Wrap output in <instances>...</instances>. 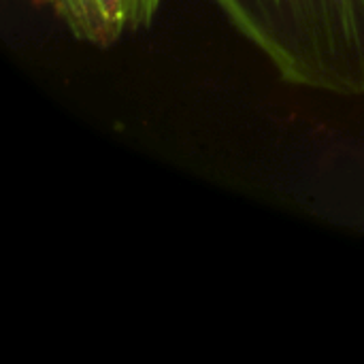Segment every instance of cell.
<instances>
[{"mask_svg":"<svg viewBox=\"0 0 364 364\" xmlns=\"http://www.w3.org/2000/svg\"><path fill=\"white\" fill-rule=\"evenodd\" d=\"M296 87L364 96V0H211Z\"/></svg>","mask_w":364,"mask_h":364,"instance_id":"cell-1","label":"cell"},{"mask_svg":"<svg viewBox=\"0 0 364 364\" xmlns=\"http://www.w3.org/2000/svg\"><path fill=\"white\" fill-rule=\"evenodd\" d=\"M162 0H51L47 9L77 38L111 47L126 34L151 26Z\"/></svg>","mask_w":364,"mask_h":364,"instance_id":"cell-2","label":"cell"},{"mask_svg":"<svg viewBox=\"0 0 364 364\" xmlns=\"http://www.w3.org/2000/svg\"><path fill=\"white\" fill-rule=\"evenodd\" d=\"M38 2H41V4H45V6H49V4H51V0H38Z\"/></svg>","mask_w":364,"mask_h":364,"instance_id":"cell-3","label":"cell"}]
</instances>
